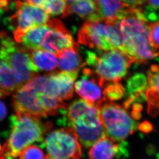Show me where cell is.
Listing matches in <instances>:
<instances>
[{
  "label": "cell",
  "instance_id": "6da1fadb",
  "mask_svg": "<svg viewBox=\"0 0 159 159\" xmlns=\"http://www.w3.org/2000/svg\"><path fill=\"white\" fill-rule=\"evenodd\" d=\"M112 25L119 36L118 49L134 57L135 63H145L159 56L150 43L149 25L142 8L131 7L126 15Z\"/></svg>",
  "mask_w": 159,
  "mask_h": 159
},
{
  "label": "cell",
  "instance_id": "7a4b0ae2",
  "mask_svg": "<svg viewBox=\"0 0 159 159\" xmlns=\"http://www.w3.org/2000/svg\"><path fill=\"white\" fill-rule=\"evenodd\" d=\"M66 116L79 142L86 148L106 136L98 108L85 100L73 101L66 111Z\"/></svg>",
  "mask_w": 159,
  "mask_h": 159
},
{
  "label": "cell",
  "instance_id": "3957f363",
  "mask_svg": "<svg viewBox=\"0 0 159 159\" xmlns=\"http://www.w3.org/2000/svg\"><path fill=\"white\" fill-rule=\"evenodd\" d=\"M49 129V125L43 124L38 117L17 112L2 158L18 156L26 147L40 141Z\"/></svg>",
  "mask_w": 159,
  "mask_h": 159
},
{
  "label": "cell",
  "instance_id": "277c9868",
  "mask_svg": "<svg viewBox=\"0 0 159 159\" xmlns=\"http://www.w3.org/2000/svg\"><path fill=\"white\" fill-rule=\"evenodd\" d=\"M85 55L86 64L93 67L98 75L107 82H119L127 75L132 64L135 63L134 57L118 49L102 53L99 52V55L92 51L86 50Z\"/></svg>",
  "mask_w": 159,
  "mask_h": 159
},
{
  "label": "cell",
  "instance_id": "5b68a950",
  "mask_svg": "<svg viewBox=\"0 0 159 159\" xmlns=\"http://www.w3.org/2000/svg\"><path fill=\"white\" fill-rule=\"evenodd\" d=\"M104 128L106 136L121 143L138 128L134 119L125 107L110 101L107 98L96 105Z\"/></svg>",
  "mask_w": 159,
  "mask_h": 159
},
{
  "label": "cell",
  "instance_id": "8992f818",
  "mask_svg": "<svg viewBox=\"0 0 159 159\" xmlns=\"http://www.w3.org/2000/svg\"><path fill=\"white\" fill-rule=\"evenodd\" d=\"M0 56L12 69L22 87L39 72L31 59V50L17 44L4 32L0 34Z\"/></svg>",
  "mask_w": 159,
  "mask_h": 159
},
{
  "label": "cell",
  "instance_id": "52a82bcc",
  "mask_svg": "<svg viewBox=\"0 0 159 159\" xmlns=\"http://www.w3.org/2000/svg\"><path fill=\"white\" fill-rule=\"evenodd\" d=\"M78 37L80 43L98 50H112L120 46L115 28L103 20L86 21L80 29Z\"/></svg>",
  "mask_w": 159,
  "mask_h": 159
},
{
  "label": "cell",
  "instance_id": "ba28073f",
  "mask_svg": "<svg viewBox=\"0 0 159 159\" xmlns=\"http://www.w3.org/2000/svg\"><path fill=\"white\" fill-rule=\"evenodd\" d=\"M47 159H81L82 152L77 134L71 128L59 129L44 139Z\"/></svg>",
  "mask_w": 159,
  "mask_h": 159
},
{
  "label": "cell",
  "instance_id": "9c48e42d",
  "mask_svg": "<svg viewBox=\"0 0 159 159\" xmlns=\"http://www.w3.org/2000/svg\"><path fill=\"white\" fill-rule=\"evenodd\" d=\"M15 8V14L9 18V23L17 43L29 30L46 25L49 21V15L46 11L27 2L16 1Z\"/></svg>",
  "mask_w": 159,
  "mask_h": 159
},
{
  "label": "cell",
  "instance_id": "30bf717a",
  "mask_svg": "<svg viewBox=\"0 0 159 159\" xmlns=\"http://www.w3.org/2000/svg\"><path fill=\"white\" fill-rule=\"evenodd\" d=\"M106 82L95 70L85 68L81 79L75 83V91L86 101L96 105L106 98L104 88Z\"/></svg>",
  "mask_w": 159,
  "mask_h": 159
},
{
  "label": "cell",
  "instance_id": "8fae6325",
  "mask_svg": "<svg viewBox=\"0 0 159 159\" xmlns=\"http://www.w3.org/2000/svg\"><path fill=\"white\" fill-rule=\"evenodd\" d=\"M48 23L50 29L46 33L40 49L57 55L61 51L74 46L75 43L71 34L61 21L53 19L49 20Z\"/></svg>",
  "mask_w": 159,
  "mask_h": 159
},
{
  "label": "cell",
  "instance_id": "7c38bea8",
  "mask_svg": "<svg viewBox=\"0 0 159 159\" xmlns=\"http://www.w3.org/2000/svg\"><path fill=\"white\" fill-rule=\"evenodd\" d=\"M78 74L65 71L51 74L48 75L43 93L60 101L70 99L74 94V83Z\"/></svg>",
  "mask_w": 159,
  "mask_h": 159
},
{
  "label": "cell",
  "instance_id": "4fadbf2b",
  "mask_svg": "<svg viewBox=\"0 0 159 159\" xmlns=\"http://www.w3.org/2000/svg\"><path fill=\"white\" fill-rule=\"evenodd\" d=\"M12 99V105L18 113L38 117L47 115L43 107L39 93L22 86L16 90Z\"/></svg>",
  "mask_w": 159,
  "mask_h": 159
},
{
  "label": "cell",
  "instance_id": "5bb4252c",
  "mask_svg": "<svg viewBox=\"0 0 159 159\" xmlns=\"http://www.w3.org/2000/svg\"><path fill=\"white\" fill-rule=\"evenodd\" d=\"M95 2L102 19L111 25L123 18L131 7L122 0H95Z\"/></svg>",
  "mask_w": 159,
  "mask_h": 159
},
{
  "label": "cell",
  "instance_id": "9a60e30c",
  "mask_svg": "<svg viewBox=\"0 0 159 159\" xmlns=\"http://www.w3.org/2000/svg\"><path fill=\"white\" fill-rule=\"evenodd\" d=\"M146 100L147 112L150 116L159 115V65H153L147 73Z\"/></svg>",
  "mask_w": 159,
  "mask_h": 159
},
{
  "label": "cell",
  "instance_id": "2e32d148",
  "mask_svg": "<svg viewBox=\"0 0 159 159\" xmlns=\"http://www.w3.org/2000/svg\"><path fill=\"white\" fill-rule=\"evenodd\" d=\"M107 136L98 139L89 152L90 159H114L120 153L121 145Z\"/></svg>",
  "mask_w": 159,
  "mask_h": 159
},
{
  "label": "cell",
  "instance_id": "e0dca14e",
  "mask_svg": "<svg viewBox=\"0 0 159 159\" xmlns=\"http://www.w3.org/2000/svg\"><path fill=\"white\" fill-rule=\"evenodd\" d=\"M80 48L75 43L72 47L61 51L57 55L59 60V66L63 71L78 72L86 65L79 53Z\"/></svg>",
  "mask_w": 159,
  "mask_h": 159
},
{
  "label": "cell",
  "instance_id": "ac0fdd59",
  "mask_svg": "<svg viewBox=\"0 0 159 159\" xmlns=\"http://www.w3.org/2000/svg\"><path fill=\"white\" fill-rule=\"evenodd\" d=\"M17 79L8 64L0 56V96L11 94L20 88Z\"/></svg>",
  "mask_w": 159,
  "mask_h": 159
},
{
  "label": "cell",
  "instance_id": "d6986e66",
  "mask_svg": "<svg viewBox=\"0 0 159 159\" xmlns=\"http://www.w3.org/2000/svg\"><path fill=\"white\" fill-rule=\"evenodd\" d=\"M68 15L74 13L86 21L103 20L97 8L95 1L92 0H82L68 4Z\"/></svg>",
  "mask_w": 159,
  "mask_h": 159
},
{
  "label": "cell",
  "instance_id": "ffe728a7",
  "mask_svg": "<svg viewBox=\"0 0 159 159\" xmlns=\"http://www.w3.org/2000/svg\"><path fill=\"white\" fill-rule=\"evenodd\" d=\"M147 77L142 74L133 75L127 81L125 92L127 98L133 101H142L146 99Z\"/></svg>",
  "mask_w": 159,
  "mask_h": 159
},
{
  "label": "cell",
  "instance_id": "44dd1931",
  "mask_svg": "<svg viewBox=\"0 0 159 159\" xmlns=\"http://www.w3.org/2000/svg\"><path fill=\"white\" fill-rule=\"evenodd\" d=\"M50 29L48 22L46 25L32 28L25 33L17 43L31 50L40 49L44 36Z\"/></svg>",
  "mask_w": 159,
  "mask_h": 159
},
{
  "label": "cell",
  "instance_id": "7402d4cb",
  "mask_svg": "<svg viewBox=\"0 0 159 159\" xmlns=\"http://www.w3.org/2000/svg\"><path fill=\"white\" fill-rule=\"evenodd\" d=\"M31 57L33 63L39 71H52L58 65L57 55L42 49L31 50Z\"/></svg>",
  "mask_w": 159,
  "mask_h": 159
},
{
  "label": "cell",
  "instance_id": "603a6c76",
  "mask_svg": "<svg viewBox=\"0 0 159 159\" xmlns=\"http://www.w3.org/2000/svg\"><path fill=\"white\" fill-rule=\"evenodd\" d=\"M125 93V89L119 82H109L108 84H106L104 86V96L110 101H116L121 99Z\"/></svg>",
  "mask_w": 159,
  "mask_h": 159
},
{
  "label": "cell",
  "instance_id": "cb8c5ba5",
  "mask_svg": "<svg viewBox=\"0 0 159 159\" xmlns=\"http://www.w3.org/2000/svg\"><path fill=\"white\" fill-rule=\"evenodd\" d=\"M49 15H61V17L68 16V4L65 0H52L44 9Z\"/></svg>",
  "mask_w": 159,
  "mask_h": 159
},
{
  "label": "cell",
  "instance_id": "d4e9b609",
  "mask_svg": "<svg viewBox=\"0 0 159 159\" xmlns=\"http://www.w3.org/2000/svg\"><path fill=\"white\" fill-rule=\"evenodd\" d=\"M19 156L20 159H47L46 152L35 144L26 147Z\"/></svg>",
  "mask_w": 159,
  "mask_h": 159
},
{
  "label": "cell",
  "instance_id": "484cf974",
  "mask_svg": "<svg viewBox=\"0 0 159 159\" xmlns=\"http://www.w3.org/2000/svg\"><path fill=\"white\" fill-rule=\"evenodd\" d=\"M149 39L152 47L157 51L159 49V21L149 25Z\"/></svg>",
  "mask_w": 159,
  "mask_h": 159
},
{
  "label": "cell",
  "instance_id": "4316f807",
  "mask_svg": "<svg viewBox=\"0 0 159 159\" xmlns=\"http://www.w3.org/2000/svg\"><path fill=\"white\" fill-rule=\"evenodd\" d=\"M52 0H27V2L34 6H38L44 10Z\"/></svg>",
  "mask_w": 159,
  "mask_h": 159
},
{
  "label": "cell",
  "instance_id": "83f0119b",
  "mask_svg": "<svg viewBox=\"0 0 159 159\" xmlns=\"http://www.w3.org/2000/svg\"><path fill=\"white\" fill-rule=\"evenodd\" d=\"M132 7L142 8L146 0H122Z\"/></svg>",
  "mask_w": 159,
  "mask_h": 159
},
{
  "label": "cell",
  "instance_id": "f1b7e54d",
  "mask_svg": "<svg viewBox=\"0 0 159 159\" xmlns=\"http://www.w3.org/2000/svg\"><path fill=\"white\" fill-rule=\"evenodd\" d=\"M146 3L148 5L149 10L150 9L159 10V0H146Z\"/></svg>",
  "mask_w": 159,
  "mask_h": 159
},
{
  "label": "cell",
  "instance_id": "f546056e",
  "mask_svg": "<svg viewBox=\"0 0 159 159\" xmlns=\"http://www.w3.org/2000/svg\"><path fill=\"white\" fill-rule=\"evenodd\" d=\"M7 108L2 101H0V121L3 120L6 116Z\"/></svg>",
  "mask_w": 159,
  "mask_h": 159
},
{
  "label": "cell",
  "instance_id": "4dcf8cb0",
  "mask_svg": "<svg viewBox=\"0 0 159 159\" xmlns=\"http://www.w3.org/2000/svg\"><path fill=\"white\" fill-rule=\"evenodd\" d=\"M10 0H0V9L6 11L8 9Z\"/></svg>",
  "mask_w": 159,
  "mask_h": 159
},
{
  "label": "cell",
  "instance_id": "1f68e13d",
  "mask_svg": "<svg viewBox=\"0 0 159 159\" xmlns=\"http://www.w3.org/2000/svg\"><path fill=\"white\" fill-rule=\"evenodd\" d=\"M2 151H3V148H2V147L1 144H0V155H1Z\"/></svg>",
  "mask_w": 159,
  "mask_h": 159
},
{
  "label": "cell",
  "instance_id": "d6a6232c",
  "mask_svg": "<svg viewBox=\"0 0 159 159\" xmlns=\"http://www.w3.org/2000/svg\"><path fill=\"white\" fill-rule=\"evenodd\" d=\"M0 98H1V96H0Z\"/></svg>",
  "mask_w": 159,
  "mask_h": 159
}]
</instances>
